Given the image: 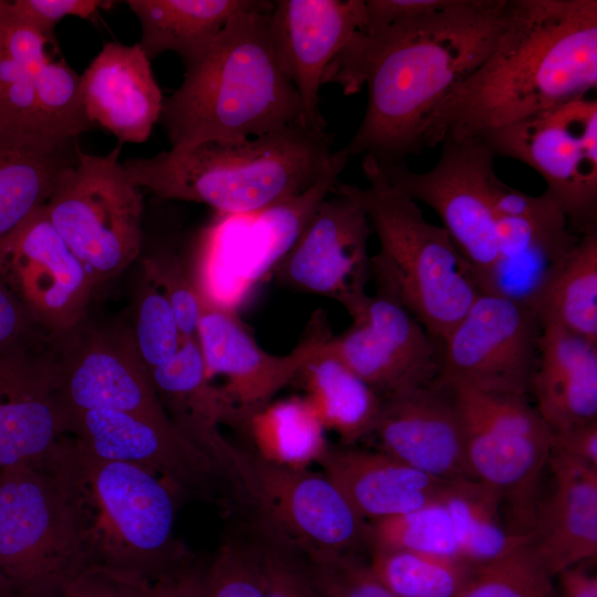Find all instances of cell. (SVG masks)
<instances>
[{
    "mask_svg": "<svg viewBox=\"0 0 597 597\" xmlns=\"http://www.w3.org/2000/svg\"><path fill=\"white\" fill-rule=\"evenodd\" d=\"M509 0H447L377 32L357 31L327 67L323 84L345 95L367 87L362 122L344 150L381 167L422 153L429 121L448 94L485 60Z\"/></svg>",
    "mask_w": 597,
    "mask_h": 597,
    "instance_id": "obj_1",
    "label": "cell"
},
{
    "mask_svg": "<svg viewBox=\"0 0 597 597\" xmlns=\"http://www.w3.org/2000/svg\"><path fill=\"white\" fill-rule=\"evenodd\" d=\"M67 506L86 566L150 582L186 566L175 537L181 491L157 473L97 458L71 434L42 461Z\"/></svg>",
    "mask_w": 597,
    "mask_h": 597,
    "instance_id": "obj_4",
    "label": "cell"
},
{
    "mask_svg": "<svg viewBox=\"0 0 597 597\" xmlns=\"http://www.w3.org/2000/svg\"><path fill=\"white\" fill-rule=\"evenodd\" d=\"M323 312H316L296 346L285 355L262 349L230 307L205 301L197 342L209 383L232 416L233 425L269 404L296 378L305 362L331 337Z\"/></svg>",
    "mask_w": 597,
    "mask_h": 597,
    "instance_id": "obj_15",
    "label": "cell"
},
{
    "mask_svg": "<svg viewBox=\"0 0 597 597\" xmlns=\"http://www.w3.org/2000/svg\"><path fill=\"white\" fill-rule=\"evenodd\" d=\"M63 399L70 411L111 409L175 425L135 344L132 326L83 329L55 337Z\"/></svg>",
    "mask_w": 597,
    "mask_h": 597,
    "instance_id": "obj_18",
    "label": "cell"
},
{
    "mask_svg": "<svg viewBox=\"0 0 597 597\" xmlns=\"http://www.w3.org/2000/svg\"><path fill=\"white\" fill-rule=\"evenodd\" d=\"M542 329L534 308L481 293L441 343L438 380L484 392L527 397Z\"/></svg>",
    "mask_w": 597,
    "mask_h": 597,
    "instance_id": "obj_13",
    "label": "cell"
},
{
    "mask_svg": "<svg viewBox=\"0 0 597 597\" xmlns=\"http://www.w3.org/2000/svg\"><path fill=\"white\" fill-rule=\"evenodd\" d=\"M553 579L530 543L498 561L478 566L460 597H557Z\"/></svg>",
    "mask_w": 597,
    "mask_h": 597,
    "instance_id": "obj_38",
    "label": "cell"
},
{
    "mask_svg": "<svg viewBox=\"0 0 597 597\" xmlns=\"http://www.w3.org/2000/svg\"><path fill=\"white\" fill-rule=\"evenodd\" d=\"M580 234L545 191L525 214L499 216L496 259L478 281L480 292L535 310Z\"/></svg>",
    "mask_w": 597,
    "mask_h": 597,
    "instance_id": "obj_23",
    "label": "cell"
},
{
    "mask_svg": "<svg viewBox=\"0 0 597 597\" xmlns=\"http://www.w3.org/2000/svg\"><path fill=\"white\" fill-rule=\"evenodd\" d=\"M441 145L440 157L428 171H413L406 163L381 168L394 187L440 217L478 284L498 252L495 155L479 137H447Z\"/></svg>",
    "mask_w": 597,
    "mask_h": 597,
    "instance_id": "obj_12",
    "label": "cell"
},
{
    "mask_svg": "<svg viewBox=\"0 0 597 597\" xmlns=\"http://www.w3.org/2000/svg\"><path fill=\"white\" fill-rule=\"evenodd\" d=\"M553 484L543 498L533 546L555 577L596 559L597 468L552 448Z\"/></svg>",
    "mask_w": 597,
    "mask_h": 597,
    "instance_id": "obj_26",
    "label": "cell"
},
{
    "mask_svg": "<svg viewBox=\"0 0 597 597\" xmlns=\"http://www.w3.org/2000/svg\"><path fill=\"white\" fill-rule=\"evenodd\" d=\"M80 153L76 139L0 126V244L46 206Z\"/></svg>",
    "mask_w": 597,
    "mask_h": 597,
    "instance_id": "obj_28",
    "label": "cell"
},
{
    "mask_svg": "<svg viewBox=\"0 0 597 597\" xmlns=\"http://www.w3.org/2000/svg\"><path fill=\"white\" fill-rule=\"evenodd\" d=\"M86 566L67 506L43 462L0 469V570L18 597H57Z\"/></svg>",
    "mask_w": 597,
    "mask_h": 597,
    "instance_id": "obj_10",
    "label": "cell"
},
{
    "mask_svg": "<svg viewBox=\"0 0 597 597\" xmlns=\"http://www.w3.org/2000/svg\"><path fill=\"white\" fill-rule=\"evenodd\" d=\"M268 1L232 18L208 49L185 64L159 118L170 148L235 142L303 124L301 98L275 52Z\"/></svg>",
    "mask_w": 597,
    "mask_h": 597,
    "instance_id": "obj_3",
    "label": "cell"
},
{
    "mask_svg": "<svg viewBox=\"0 0 597 597\" xmlns=\"http://www.w3.org/2000/svg\"><path fill=\"white\" fill-rule=\"evenodd\" d=\"M531 394L552 432L597 420V343L543 324Z\"/></svg>",
    "mask_w": 597,
    "mask_h": 597,
    "instance_id": "obj_27",
    "label": "cell"
},
{
    "mask_svg": "<svg viewBox=\"0 0 597 597\" xmlns=\"http://www.w3.org/2000/svg\"><path fill=\"white\" fill-rule=\"evenodd\" d=\"M71 436L91 454L146 468L181 493L208 494L220 472L175 425L111 409L72 410Z\"/></svg>",
    "mask_w": 597,
    "mask_h": 597,
    "instance_id": "obj_21",
    "label": "cell"
},
{
    "mask_svg": "<svg viewBox=\"0 0 597 597\" xmlns=\"http://www.w3.org/2000/svg\"><path fill=\"white\" fill-rule=\"evenodd\" d=\"M318 464L366 522L391 517L439 500L455 480L421 472L384 451L329 444Z\"/></svg>",
    "mask_w": 597,
    "mask_h": 597,
    "instance_id": "obj_25",
    "label": "cell"
},
{
    "mask_svg": "<svg viewBox=\"0 0 597 597\" xmlns=\"http://www.w3.org/2000/svg\"><path fill=\"white\" fill-rule=\"evenodd\" d=\"M12 11L46 38L53 40L56 24L66 17L93 18L115 3L108 0H13Z\"/></svg>",
    "mask_w": 597,
    "mask_h": 597,
    "instance_id": "obj_45",
    "label": "cell"
},
{
    "mask_svg": "<svg viewBox=\"0 0 597 597\" xmlns=\"http://www.w3.org/2000/svg\"><path fill=\"white\" fill-rule=\"evenodd\" d=\"M368 565L397 597H460L478 568L455 557L381 547H370Z\"/></svg>",
    "mask_w": 597,
    "mask_h": 597,
    "instance_id": "obj_36",
    "label": "cell"
},
{
    "mask_svg": "<svg viewBox=\"0 0 597 597\" xmlns=\"http://www.w3.org/2000/svg\"><path fill=\"white\" fill-rule=\"evenodd\" d=\"M258 544L264 574L265 597H321L301 555L263 534Z\"/></svg>",
    "mask_w": 597,
    "mask_h": 597,
    "instance_id": "obj_43",
    "label": "cell"
},
{
    "mask_svg": "<svg viewBox=\"0 0 597 597\" xmlns=\"http://www.w3.org/2000/svg\"><path fill=\"white\" fill-rule=\"evenodd\" d=\"M149 375L175 426L214 462L228 442L219 426L232 419L206 377L197 338L184 339L174 357Z\"/></svg>",
    "mask_w": 597,
    "mask_h": 597,
    "instance_id": "obj_29",
    "label": "cell"
},
{
    "mask_svg": "<svg viewBox=\"0 0 597 597\" xmlns=\"http://www.w3.org/2000/svg\"><path fill=\"white\" fill-rule=\"evenodd\" d=\"M81 95L92 124L121 144L145 142L159 122L164 96L138 42H107L81 75Z\"/></svg>",
    "mask_w": 597,
    "mask_h": 597,
    "instance_id": "obj_24",
    "label": "cell"
},
{
    "mask_svg": "<svg viewBox=\"0 0 597 597\" xmlns=\"http://www.w3.org/2000/svg\"><path fill=\"white\" fill-rule=\"evenodd\" d=\"M441 502L451 517L460 557L472 565L498 561L534 543L535 534L520 536L507 531L499 494L478 480L453 481Z\"/></svg>",
    "mask_w": 597,
    "mask_h": 597,
    "instance_id": "obj_34",
    "label": "cell"
},
{
    "mask_svg": "<svg viewBox=\"0 0 597 597\" xmlns=\"http://www.w3.org/2000/svg\"><path fill=\"white\" fill-rule=\"evenodd\" d=\"M150 597H198V570L185 566L158 578Z\"/></svg>",
    "mask_w": 597,
    "mask_h": 597,
    "instance_id": "obj_49",
    "label": "cell"
},
{
    "mask_svg": "<svg viewBox=\"0 0 597 597\" xmlns=\"http://www.w3.org/2000/svg\"><path fill=\"white\" fill-rule=\"evenodd\" d=\"M557 597H597V576L590 574L584 563L568 567L557 575Z\"/></svg>",
    "mask_w": 597,
    "mask_h": 597,
    "instance_id": "obj_50",
    "label": "cell"
},
{
    "mask_svg": "<svg viewBox=\"0 0 597 597\" xmlns=\"http://www.w3.org/2000/svg\"><path fill=\"white\" fill-rule=\"evenodd\" d=\"M51 41L0 0V126L39 133L36 91Z\"/></svg>",
    "mask_w": 597,
    "mask_h": 597,
    "instance_id": "obj_32",
    "label": "cell"
},
{
    "mask_svg": "<svg viewBox=\"0 0 597 597\" xmlns=\"http://www.w3.org/2000/svg\"><path fill=\"white\" fill-rule=\"evenodd\" d=\"M449 386L461 415L473 478L499 494L510 533L534 535L543 500L541 481L552 452V430L527 397Z\"/></svg>",
    "mask_w": 597,
    "mask_h": 597,
    "instance_id": "obj_7",
    "label": "cell"
},
{
    "mask_svg": "<svg viewBox=\"0 0 597 597\" xmlns=\"http://www.w3.org/2000/svg\"><path fill=\"white\" fill-rule=\"evenodd\" d=\"M365 22V0H276L271 39L303 106V124L326 129L320 108L324 74Z\"/></svg>",
    "mask_w": 597,
    "mask_h": 597,
    "instance_id": "obj_20",
    "label": "cell"
},
{
    "mask_svg": "<svg viewBox=\"0 0 597 597\" xmlns=\"http://www.w3.org/2000/svg\"><path fill=\"white\" fill-rule=\"evenodd\" d=\"M146 578L102 566H88L62 588L57 597H150Z\"/></svg>",
    "mask_w": 597,
    "mask_h": 597,
    "instance_id": "obj_44",
    "label": "cell"
},
{
    "mask_svg": "<svg viewBox=\"0 0 597 597\" xmlns=\"http://www.w3.org/2000/svg\"><path fill=\"white\" fill-rule=\"evenodd\" d=\"M304 561L321 597H397L355 553Z\"/></svg>",
    "mask_w": 597,
    "mask_h": 597,
    "instance_id": "obj_41",
    "label": "cell"
},
{
    "mask_svg": "<svg viewBox=\"0 0 597 597\" xmlns=\"http://www.w3.org/2000/svg\"><path fill=\"white\" fill-rule=\"evenodd\" d=\"M71 422L55 339L0 349V469L42 462Z\"/></svg>",
    "mask_w": 597,
    "mask_h": 597,
    "instance_id": "obj_19",
    "label": "cell"
},
{
    "mask_svg": "<svg viewBox=\"0 0 597 597\" xmlns=\"http://www.w3.org/2000/svg\"><path fill=\"white\" fill-rule=\"evenodd\" d=\"M132 329L148 373L169 362L184 341L161 286L144 264Z\"/></svg>",
    "mask_w": 597,
    "mask_h": 597,
    "instance_id": "obj_39",
    "label": "cell"
},
{
    "mask_svg": "<svg viewBox=\"0 0 597 597\" xmlns=\"http://www.w3.org/2000/svg\"><path fill=\"white\" fill-rule=\"evenodd\" d=\"M119 153L121 146L107 155L81 151L60 174L45 206L95 287L122 273L142 249L143 197L118 161Z\"/></svg>",
    "mask_w": 597,
    "mask_h": 597,
    "instance_id": "obj_9",
    "label": "cell"
},
{
    "mask_svg": "<svg viewBox=\"0 0 597 597\" xmlns=\"http://www.w3.org/2000/svg\"><path fill=\"white\" fill-rule=\"evenodd\" d=\"M0 275L33 321L53 337L83 323L95 287L50 222L45 207L0 244Z\"/></svg>",
    "mask_w": 597,
    "mask_h": 597,
    "instance_id": "obj_17",
    "label": "cell"
},
{
    "mask_svg": "<svg viewBox=\"0 0 597 597\" xmlns=\"http://www.w3.org/2000/svg\"><path fill=\"white\" fill-rule=\"evenodd\" d=\"M482 138L493 154L542 176L570 227L597 224V101L584 95L511 123Z\"/></svg>",
    "mask_w": 597,
    "mask_h": 597,
    "instance_id": "obj_11",
    "label": "cell"
},
{
    "mask_svg": "<svg viewBox=\"0 0 597 597\" xmlns=\"http://www.w3.org/2000/svg\"><path fill=\"white\" fill-rule=\"evenodd\" d=\"M143 264L161 286L182 339L196 338L205 300L186 275L179 260L172 253H159L146 259Z\"/></svg>",
    "mask_w": 597,
    "mask_h": 597,
    "instance_id": "obj_42",
    "label": "cell"
},
{
    "mask_svg": "<svg viewBox=\"0 0 597 597\" xmlns=\"http://www.w3.org/2000/svg\"><path fill=\"white\" fill-rule=\"evenodd\" d=\"M334 136L294 123L235 142H206L132 158L130 181L161 199L203 203L222 216L263 211L311 189L324 175Z\"/></svg>",
    "mask_w": 597,
    "mask_h": 597,
    "instance_id": "obj_5",
    "label": "cell"
},
{
    "mask_svg": "<svg viewBox=\"0 0 597 597\" xmlns=\"http://www.w3.org/2000/svg\"><path fill=\"white\" fill-rule=\"evenodd\" d=\"M447 0H365L362 32L370 34L390 24L442 7Z\"/></svg>",
    "mask_w": 597,
    "mask_h": 597,
    "instance_id": "obj_47",
    "label": "cell"
},
{
    "mask_svg": "<svg viewBox=\"0 0 597 597\" xmlns=\"http://www.w3.org/2000/svg\"><path fill=\"white\" fill-rule=\"evenodd\" d=\"M52 337L33 321L0 275V349Z\"/></svg>",
    "mask_w": 597,
    "mask_h": 597,
    "instance_id": "obj_46",
    "label": "cell"
},
{
    "mask_svg": "<svg viewBox=\"0 0 597 597\" xmlns=\"http://www.w3.org/2000/svg\"><path fill=\"white\" fill-rule=\"evenodd\" d=\"M535 311L542 324L597 343V224L583 231Z\"/></svg>",
    "mask_w": 597,
    "mask_h": 597,
    "instance_id": "obj_35",
    "label": "cell"
},
{
    "mask_svg": "<svg viewBox=\"0 0 597 597\" xmlns=\"http://www.w3.org/2000/svg\"><path fill=\"white\" fill-rule=\"evenodd\" d=\"M552 448L597 468V420L552 432Z\"/></svg>",
    "mask_w": 597,
    "mask_h": 597,
    "instance_id": "obj_48",
    "label": "cell"
},
{
    "mask_svg": "<svg viewBox=\"0 0 597 597\" xmlns=\"http://www.w3.org/2000/svg\"><path fill=\"white\" fill-rule=\"evenodd\" d=\"M223 472L262 524V534L304 559L355 553L367 545V522L322 473L268 462L232 444Z\"/></svg>",
    "mask_w": 597,
    "mask_h": 597,
    "instance_id": "obj_8",
    "label": "cell"
},
{
    "mask_svg": "<svg viewBox=\"0 0 597 597\" xmlns=\"http://www.w3.org/2000/svg\"><path fill=\"white\" fill-rule=\"evenodd\" d=\"M266 0H128L137 17L138 42L149 61L175 52L184 65L199 57L229 21Z\"/></svg>",
    "mask_w": 597,
    "mask_h": 597,
    "instance_id": "obj_30",
    "label": "cell"
},
{
    "mask_svg": "<svg viewBox=\"0 0 597 597\" xmlns=\"http://www.w3.org/2000/svg\"><path fill=\"white\" fill-rule=\"evenodd\" d=\"M367 545L462 559L451 517L441 498L405 514L367 522Z\"/></svg>",
    "mask_w": 597,
    "mask_h": 597,
    "instance_id": "obj_37",
    "label": "cell"
},
{
    "mask_svg": "<svg viewBox=\"0 0 597 597\" xmlns=\"http://www.w3.org/2000/svg\"><path fill=\"white\" fill-rule=\"evenodd\" d=\"M370 233L358 186L338 181L273 269L274 277L290 290L335 300L348 312L367 294Z\"/></svg>",
    "mask_w": 597,
    "mask_h": 597,
    "instance_id": "obj_14",
    "label": "cell"
},
{
    "mask_svg": "<svg viewBox=\"0 0 597 597\" xmlns=\"http://www.w3.org/2000/svg\"><path fill=\"white\" fill-rule=\"evenodd\" d=\"M596 86V0H509L493 49L433 112L425 147L482 137Z\"/></svg>",
    "mask_w": 597,
    "mask_h": 597,
    "instance_id": "obj_2",
    "label": "cell"
},
{
    "mask_svg": "<svg viewBox=\"0 0 597 597\" xmlns=\"http://www.w3.org/2000/svg\"><path fill=\"white\" fill-rule=\"evenodd\" d=\"M368 181L358 187L379 250L370 256L377 292L404 306L440 344L481 294L447 230L428 221L419 203L394 187L364 156Z\"/></svg>",
    "mask_w": 597,
    "mask_h": 597,
    "instance_id": "obj_6",
    "label": "cell"
},
{
    "mask_svg": "<svg viewBox=\"0 0 597 597\" xmlns=\"http://www.w3.org/2000/svg\"><path fill=\"white\" fill-rule=\"evenodd\" d=\"M352 325L324 348L380 398L436 381L442 345L399 303L376 291L348 312Z\"/></svg>",
    "mask_w": 597,
    "mask_h": 597,
    "instance_id": "obj_16",
    "label": "cell"
},
{
    "mask_svg": "<svg viewBox=\"0 0 597 597\" xmlns=\"http://www.w3.org/2000/svg\"><path fill=\"white\" fill-rule=\"evenodd\" d=\"M324 344L295 379L301 380L325 429L336 432L345 446H352L371 434L381 398Z\"/></svg>",
    "mask_w": 597,
    "mask_h": 597,
    "instance_id": "obj_31",
    "label": "cell"
},
{
    "mask_svg": "<svg viewBox=\"0 0 597 597\" xmlns=\"http://www.w3.org/2000/svg\"><path fill=\"white\" fill-rule=\"evenodd\" d=\"M198 597H265L258 540L223 544L210 565L198 570Z\"/></svg>",
    "mask_w": 597,
    "mask_h": 597,
    "instance_id": "obj_40",
    "label": "cell"
},
{
    "mask_svg": "<svg viewBox=\"0 0 597 597\" xmlns=\"http://www.w3.org/2000/svg\"><path fill=\"white\" fill-rule=\"evenodd\" d=\"M0 597H18L13 586L0 570Z\"/></svg>",
    "mask_w": 597,
    "mask_h": 597,
    "instance_id": "obj_51",
    "label": "cell"
},
{
    "mask_svg": "<svg viewBox=\"0 0 597 597\" xmlns=\"http://www.w3.org/2000/svg\"><path fill=\"white\" fill-rule=\"evenodd\" d=\"M371 433L381 451L421 472L443 480L474 479L452 388L438 379L381 398Z\"/></svg>",
    "mask_w": 597,
    "mask_h": 597,
    "instance_id": "obj_22",
    "label": "cell"
},
{
    "mask_svg": "<svg viewBox=\"0 0 597 597\" xmlns=\"http://www.w3.org/2000/svg\"><path fill=\"white\" fill-rule=\"evenodd\" d=\"M241 425L252 439L254 453L284 468L308 469L329 447L326 429L305 396L270 401Z\"/></svg>",
    "mask_w": 597,
    "mask_h": 597,
    "instance_id": "obj_33",
    "label": "cell"
}]
</instances>
